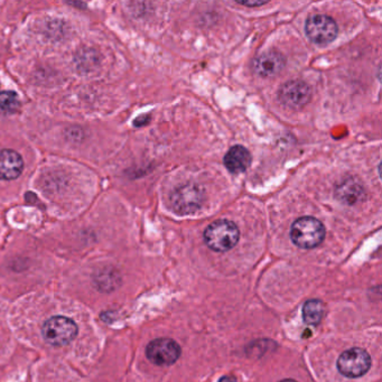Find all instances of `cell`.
Listing matches in <instances>:
<instances>
[{
	"label": "cell",
	"mask_w": 382,
	"mask_h": 382,
	"mask_svg": "<svg viewBox=\"0 0 382 382\" xmlns=\"http://www.w3.org/2000/svg\"><path fill=\"white\" fill-rule=\"evenodd\" d=\"M312 93L304 81L290 80L280 88L278 99L282 106L289 109H301L310 102Z\"/></svg>",
	"instance_id": "cell-7"
},
{
	"label": "cell",
	"mask_w": 382,
	"mask_h": 382,
	"mask_svg": "<svg viewBox=\"0 0 382 382\" xmlns=\"http://www.w3.org/2000/svg\"><path fill=\"white\" fill-rule=\"evenodd\" d=\"M240 238L238 227L228 220L213 222L205 231V241L207 247L216 253H225L238 244Z\"/></svg>",
	"instance_id": "cell-2"
},
{
	"label": "cell",
	"mask_w": 382,
	"mask_h": 382,
	"mask_svg": "<svg viewBox=\"0 0 382 382\" xmlns=\"http://www.w3.org/2000/svg\"><path fill=\"white\" fill-rule=\"evenodd\" d=\"M325 228L322 222L312 216L297 218L290 229V239L297 247L313 249L322 244Z\"/></svg>",
	"instance_id": "cell-1"
},
{
	"label": "cell",
	"mask_w": 382,
	"mask_h": 382,
	"mask_svg": "<svg viewBox=\"0 0 382 382\" xmlns=\"http://www.w3.org/2000/svg\"><path fill=\"white\" fill-rule=\"evenodd\" d=\"M218 382H238L237 381L236 378H233L231 376H222L221 379Z\"/></svg>",
	"instance_id": "cell-16"
},
{
	"label": "cell",
	"mask_w": 382,
	"mask_h": 382,
	"mask_svg": "<svg viewBox=\"0 0 382 382\" xmlns=\"http://www.w3.org/2000/svg\"><path fill=\"white\" fill-rule=\"evenodd\" d=\"M23 168V159L17 152L12 150H0V180H16L19 177Z\"/></svg>",
	"instance_id": "cell-10"
},
{
	"label": "cell",
	"mask_w": 382,
	"mask_h": 382,
	"mask_svg": "<svg viewBox=\"0 0 382 382\" xmlns=\"http://www.w3.org/2000/svg\"><path fill=\"white\" fill-rule=\"evenodd\" d=\"M280 382H297V381H295V380H292V379H286V380H282V381H280Z\"/></svg>",
	"instance_id": "cell-17"
},
{
	"label": "cell",
	"mask_w": 382,
	"mask_h": 382,
	"mask_svg": "<svg viewBox=\"0 0 382 382\" xmlns=\"http://www.w3.org/2000/svg\"><path fill=\"white\" fill-rule=\"evenodd\" d=\"M172 207L174 210L181 214H187L198 211L203 202V192L198 186L186 185L180 187L173 193Z\"/></svg>",
	"instance_id": "cell-8"
},
{
	"label": "cell",
	"mask_w": 382,
	"mask_h": 382,
	"mask_svg": "<svg viewBox=\"0 0 382 382\" xmlns=\"http://www.w3.org/2000/svg\"><path fill=\"white\" fill-rule=\"evenodd\" d=\"M324 317V304L319 299H310L303 306V319L308 325H317Z\"/></svg>",
	"instance_id": "cell-13"
},
{
	"label": "cell",
	"mask_w": 382,
	"mask_h": 382,
	"mask_svg": "<svg viewBox=\"0 0 382 382\" xmlns=\"http://www.w3.org/2000/svg\"><path fill=\"white\" fill-rule=\"evenodd\" d=\"M42 335L49 344L64 347L72 342L75 336L78 335V326L69 317H51L44 323Z\"/></svg>",
	"instance_id": "cell-3"
},
{
	"label": "cell",
	"mask_w": 382,
	"mask_h": 382,
	"mask_svg": "<svg viewBox=\"0 0 382 382\" xmlns=\"http://www.w3.org/2000/svg\"><path fill=\"white\" fill-rule=\"evenodd\" d=\"M285 66V58L277 51H269L259 55L253 61V70L257 74L264 78H271L278 74Z\"/></svg>",
	"instance_id": "cell-9"
},
{
	"label": "cell",
	"mask_w": 382,
	"mask_h": 382,
	"mask_svg": "<svg viewBox=\"0 0 382 382\" xmlns=\"http://www.w3.org/2000/svg\"><path fill=\"white\" fill-rule=\"evenodd\" d=\"M251 154L247 148L244 146L231 147L227 155L224 157V165L227 167L229 172L233 174H240L244 173L250 167Z\"/></svg>",
	"instance_id": "cell-11"
},
{
	"label": "cell",
	"mask_w": 382,
	"mask_h": 382,
	"mask_svg": "<svg viewBox=\"0 0 382 382\" xmlns=\"http://www.w3.org/2000/svg\"><path fill=\"white\" fill-rule=\"evenodd\" d=\"M237 3H240V5H242V6L246 7H259L262 6V5H266V3H268L267 0L266 1H258V0H256V1H242V0H237Z\"/></svg>",
	"instance_id": "cell-15"
},
{
	"label": "cell",
	"mask_w": 382,
	"mask_h": 382,
	"mask_svg": "<svg viewBox=\"0 0 382 382\" xmlns=\"http://www.w3.org/2000/svg\"><path fill=\"white\" fill-rule=\"evenodd\" d=\"M371 367V358L367 351L352 348L345 351L337 360L340 374L347 378H359L368 372Z\"/></svg>",
	"instance_id": "cell-4"
},
{
	"label": "cell",
	"mask_w": 382,
	"mask_h": 382,
	"mask_svg": "<svg viewBox=\"0 0 382 382\" xmlns=\"http://www.w3.org/2000/svg\"><path fill=\"white\" fill-rule=\"evenodd\" d=\"M181 347L172 339H156L147 345V358L156 365H172L181 356Z\"/></svg>",
	"instance_id": "cell-6"
},
{
	"label": "cell",
	"mask_w": 382,
	"mask_h": 382,
	"mask_svg": "<svg viewBox=\"0 0 382 382\" xmlns=\"http://www.w3.org/2000/svg\"><path fill=\"white\" fill-rule=\"evenodd\" d=\"M19 108V100L16 93L5 91L0 93V113L1 115H10L17 111Z\"/></svg>",
	"instance_id": "cell-14"
},
{
	"label": "cell",
	"mask_w": 382,
	"mask_h": 382,
	"mask_svg": "<svg viewBox=\"0 0 382 382\" xmlns=\"http://www.w3.org/2000/svg\"><path fill=\"white\" fill-rule=\"evenodd\" d=\"M363 196V189L354 180H347L336 187V198L347 205H354Z\"/></svg>",
	"instance_id": "cell-12"
},
{
	"label": "cell",
	"mask_w": 382,
	"mask_h": 382,
	"mask_svg": "<svg viewBox=\"0 0 382 382\" xmlns=\"http://www.w3.org/2000/svg\"><path fill=\"white\" fill-rule=\"evenodd\" d=\"M305 32L313 43L328 45L337 36V25L333 18L325 15H314L306 22Z\"/></svg>",
	"instance_id": "cell-5"
}]
</instances>
